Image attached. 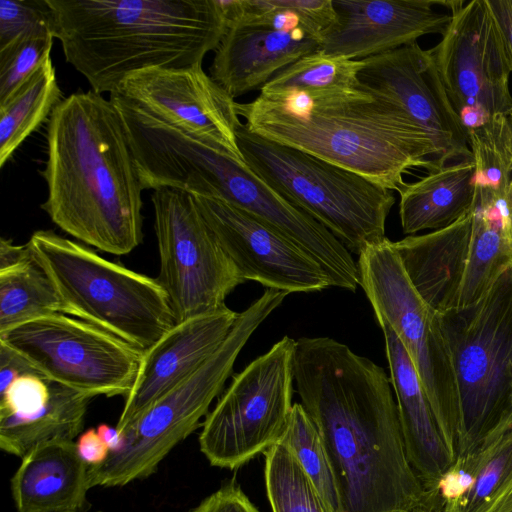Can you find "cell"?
<instances>
[{"mask_svg": "<svg viewBox=\"0 0 512 512\" xmlns=\"http://www.w3.org/2000/svg\"><path fill=\"white\" fill-rule=\"evenodd\" d=\"M49 398L48 379L36 374L20 376L0 394V416L28 417L40 411Z\"/></svg>", "mask_w": 512, "mask_h": 512, "instance_id": "836d02e7", "label": "cell"}, {"mask_svg": "<svg viewBox=\"0 0 512 512\" xmlns=\"http://www.w3.org/2000/svg\"><path fill=\"white\" fill-rule=\"evenodd\" d=\"M192 196L244 281L289 294L332 287L321 265L277 230L223 200Z\"/></svg>", "mask_w": 512, "mask_h": 512, "instance_id": "9a60e30c", "label": "cell"}, {"mask_svg": "<svg viewBox=\"0 0 512 512\" xmlns=\"http://www.w3.org/2000/svg\"><path fill=\"white\" fill-rule=\"evenodd\" d=\"M41 208L61 230L100 251L126 255L143 239L142 196L121 116L110 98L77 91L53 110Z\"/></svg>", "mask_w": 512, "mask_h": 512, "instance_id": "7a4b0ae2", "label": "cell"}, {"mask_svg": "<svg viewBox=\"0 0 512 512\" xmlns=\"http://www.w3.org/2000/svg\"><path fill=\"white\" fill-rule=\"evenodd\" d=\"M333 25L319 51L363 60L405 45L427 34L443 35L451 14L434 8L433 0H332Z\"/></svg>", "mask_w": 512, "mask_h": 512, "instance_id": "e0dca14e", "label": "cell"}, {"mask_svg": "<svg viewBox=\"0 0 512 512\" xmlns=\"http://www.w3.org/2000/svg\"><path fill=\"white\" fill-rule=\"evenodd\" d=\"M189 512H260L234 481L227 482Z\"/></svg>", "mask_w": 512, "mask_h": 512, "instance_id": "e575fe53", "label": "cell"}, {"mask_svg": "<svg viewBox=\"0 0 512 512\" xmlns=\"http://www.w3.org/2000/svg\"><path fill=\"white\" fill-rule=\"evenodd\" d=\"M238 313L227 306L176 323L143 353L116 428L121 432L159 398L200 368L222 345Z\"/></svg>", "mask_w": 512, "mask_h": 512, "instance_id": "ac0fdd59", "label": "cell"}, {"mask_svg": "<svg viewBox=\"0 0 512 512\" xmlns=\"http://www.w3.org/2000/svg\"><path fill=\"white\" fill-rule=\"evenodd\" d=\"M297 458L328 512H341L339 493L319 431L301 403H294L279 441Z\"/></svg>", "mask_w": 512, "mask_h": 512, "instance_id": "f1b7e54d", "label": "cell"}, {"mask_svg": "<svg viewBox=\"0 0 512 512\" xmlns=\"http://www.w3.org/2000/svg\"><path fill=\"white\" fill-rule=\"evenodd\" d=\"M228 378L225 367L209 359L159 398L120 432L123 445L118 451L89 466L91 488L122 487L155 473L168 453L202 426L200 420Z\"/></svg>", "mask_w": 512, "mask_h": 512, "instance_id": "4fadbf2b", "label": "cell"}, {"mask_svg": "<svg viewBox=\"0 0 512 512\" xmlns=\"http://www.w3.org/2000/svg\"><path fill=\"white\" fill-rule=\"evenodd\" d=\"M67 63L98 94L149 68L202 63L225 26L213 0H46Z\"/></svg>", "mask_w": 512, "mask_h": 512, "instance_id": "277c9868", "label": "cell"}, {"mask_svg": "<svg viewBox=\"0 0 512 512\" xmlns=\"http://www.w3.org/2000/svg\"><path fill=\"white\" fill-rule=\"evenodd\" d=\"M381 327L390 369V379L408 459L428 492L454 463L438 429L431 406L413 363L399 338L383 320Z\"/></svg>", "mask_w": 512, "mask_h": 512, "instance_id": "ffe728a7", "label": "cell"}, {"mask_svg": "<svg viewBox=\"0 0 512 512\" xmlns=\"http://www.w3.org/2000/svg\"><path fill=\"white\" fill-rule=\"evenodd\" d=\"M10 487L18 512L80 511L91 488L89 465L73 441L46 443L22 458Z\"/></svg>", "mask_w": 512, "mask_h": 512, "instance_id": "603a6c76", "label": "cell"}, {"mask_svg": "<svg viewBox=\"0 0 512 512\" xmlns=\"http://www.w3.org/2000/svg\"><path fill=\"white\" fill-rule=\"evenodd\" d=\"M54 38L52 30H42L24 35L0 49V105L50 57Z\"/></svg>", "mask_w": 512, "mask_h": 512, "instance_id": "1f68e13d", "label": "cell"}, {"mask_svg": "<svg viewBox=\"0 0 512 512\" xmlns=\"http://www.w3.org/2000/svg\"><path fill=\"white\" fill-rule=\"evenodd\" d=\"M32 250L28 242L16 245L4 237L0 241V270L10 268L30 256Z\"/></svg>", "mask_w": 512, "mask_h": 512, "instance_id": "f35d334b", "label": "cell"}, {"mask_svg": "<svg viewBox=\"0 0 512 512\" xmlns=\"http://www.w3.org/2000/svg\"><path fill=\"white\" fill-rule=\"evenodd\" d=\"M80 457L89 465L102 464L109 456L110 450L102 441L97 430L90 428L80 435L76 442Z\"/></svg>", "mask_w": 512, "mask_h": 512, "instance_id": "8d00e7d4", "label": "cell"}, {"mask_svg": "<svg viewBox=\"0 0 512 512\" xmlns=\"http://www.w3.org/2000/svg\"><path fill=\"white\" fill-rule=\"evenodd\" d=\"M63 100L56 70L48 57L3 105H0V167Z\"/></svg>", "mask_w": 512, "mask_h": 512, "instance_id": "4316f807", "label": "cell"}, {"mask_svg": "<svg viewBox=\"0 0 512 512\" xmlns=\"http://www.w3.org/2000/svg\"><path fill=\"white\" fill-rule=\"evenodd\" d=\"M27 374L42 376L27 360L0 342V394L4 393L15 379Z\"/></svg>", "mask_w": 512, "mask_h": 512, "instance_id": "d590c367", "label": "cell"}, {"mask_svg": "<svg viewBox=\"0 0 512 512\" xmlns=\"http://www.w3.org/2000/svg\"><path fill=\"white\" fill-rule=\"evenodd\" d=\"M412 512H440L439 502L436 494L429 492L426 502Z\"/></svg>", "mask_w": 512, "mask_h": 512, "instance_id": "60d3db41", "label": "cell"}, {"mask_svg": "<svg viewBox=\"0 0 512 512\" xmlns=\"http://www.w3.org/2000/svg\"><path fill=\"white\" fill-rule=\"evenodd\" d=\"M512 487V416L456 458L438 483L440 512H492Z\"/></svg>", "mask_w": 512, "mask_h": 512, "instance_id": "7402d4cb", "label": "cell"}, {"mask_svg": "<svg viewBox=\"0 0 512 512\" xmlns=\"http://www.w3.org/2000/svg\"><path fill=\"white\" fill-rule=\"evenodd\" d=\"M296 340L284 336L233 376L202 423L201 452L237 469L281 440L293 407Z\"/></svg>", "mask_w": 512, "mask_h": 512, "instance_id": "9c48e42d", "label": "cell"}, {"mask_svg": "<svg viewBox=\"0 0 512 512\" xmlns=\"http://www.w3.org/2000/svg\"><path fill=\"white\" fill-rule=\"evenodd\" d=\"M246 128L353 171L391 191L417 167L442 163L430 136L389 96L351 88L263 93L237 103Z\"/></svg>", "mask_w": 512, "mask_h": 512, "instance_id": "3957f363", "label": "cell"}, {"mask_svg": "<svg viewBox=\"0 0 512 512\" xmlns=\"http://www.w3.org/2000/svg\"><path fill=\"white\" fill-rule=\"evenodd\" d=\"M237 143L244 163L293 206L327 228L352 253L386 239L395 197L391 190L353 172L250 132Z\"/></svg>", "mask_w": 512, "mask_h": 512, "instance_id": "8992f818", "label": "cell"}, {"mask_svg": "<svg viewBox=\"0 0 512 512\" xmlns=\"http://www.w3.org/2000/svg\"><path fill=\"white\" fill-rule=\"evenodd\" d=\"M0 342L44 378L92 398L126 396L144 353L107 331L63 313L18 325L1 333Z\"/></svg>", "mask_w": 512, "mask_h": 512, "instance_id": "7c38bea8", "label": "cell"}, {"mask_svg": "<svg viewBox=\"0 0 512 512\" xmlns=\"http://www.w3.org/2000/svg\"><path fill=\"white\" fill-rule=\"evenodd\" d=\"M28 243L50 277L66 315L107 331L142 352L176 324L157 278L111 262L52 230L35 231Z\"/></svg>", "mask_w": 512, "mask_h": 512, "instance_id": "5b68a950", "label": "cell"}, {"mask_svg": "<svg viewBox=\"0 0 512 512\" xmlns=\"http://www.w3.org/2000/svg\"><path fill=\"white\" fill-rule=\"evenodd\" d=\"M114 93L244 162L237 143L243 124L237 102L204 71L202 63L139 71L126 77Z\"/></svg>", "mask_w": 512, "mask_h": 512, "instance_id": "5bb4252c", "label": "cell"}, {"mask_svg": "<svg viewBox=\"0 0 512 512\" xmlns=\"http://www.w3.org/2000/svg\"><path fill=\"white\" fill-rule=\"evenodd\" d=\"M475 184L469 262L457 309L476 302L512 266L508 191Z\"/></svg>", "mask_w": 512, "mask_h": 512, "instance_id": "d4e9b609", "label": "cell"}, {"mask_svg": "<svg viewBox=\"0 0 512 512\" xmlns=\"http://www.w3.org/2000/svg\"><path fill=\"white\" fill-rule=\"evenodd\" d=\"M471 232L472 209L443 229L391 241L411 284L438 314L458 308Z\"/></svg>", "mask_w": 512, "mask_h": 512, "instance_id": "44dd1931", "label": "cell"}, {"mask_svg": "<svg viewBox=\"0 0 512 512\" xmlns=\"http://www.w3.org/2000/svg\"><path fill=\"white\" fill-rule=\"evenodd\" d=\"M55 313L65 314L64 307L33 251L22 262L0 270V334Z\"/></svg>", "mask_w": 512, "mask_h": 512, "instance_id": "83f0119b", "label": "cell"}, {"mask_svg": "<svg viewBox=\"0 0 512 512\" xmlns=\"http://www.w3.org/2000/svg\"><path fill=\"white\" fill-rule=\"evenodd\" d=\"M507 203H508V208H509V212H510V217L512 220V176H511V181H510L509 188H508Z\"/></svg>", "mask_w": 512, "mask_h": 512, "instance_id": "7bdbcfd3", "label": "cell"}, {"mask_svg": "<svg viewBox=\"0 0 512 512\" xmlns=\"http://www.w3.org/2000/svg\"><path fill=\"white\" fill-rule=\"evenodd\" d=\"M363 60H350L315 51L277 73L263 93L351 88L359 84L357 74Z\"/></svg>", "mask_w": 512, "mask_h": 512, "instance_id": "4dcf8cb0", "label": "cell"}, {"mask_svg": "<svg viewBox=\"0 0 512 512\" xmlns=\"http://www.w3.org/2000/svg\"><path fill=\"white\" fill-rule=\"evenodd\" d=\"M265 484L273 512H328L295 455L277 443L265 453Z\"/></svg>", "mask_w": 512, "mask_h": 512, "instance_id": "f546056e", "label": "cell"}, {"mask_svg": "<svg viewBox=\"0 0 512 512\" xmlns=\"http://www.w3.org/2000/svg\"><path fill=\"white\" fill-rule=\"evenodd\" d=\"M49 381L50 398L28 417L0 416V448L23 458L36 447L59 440L73 441L82 431L92 397Z\"/></svg>", "mask_w": 512, "mask_h": 512, "instance_id": "484cf974", "label": "cell"}, {"mask_svg": "<svg viewBox=\"0 0 512 512\" xmlns=\"http://www.w3.org/2000/svg\"><path fill=\"white\" fill-rule=\"evenodd\" d=\"M319 48L320 41L301 28L234 26L223 33L209 72L235 99L261 90L281 70Z\"/></svg>", "mask_w": 512, "mask_h": 512, "instance_id": "d6986e66", "label": "cell"}, {"mask_svg": "<svg viewBox=\"0 0 512 512\" xmlns=\"http://www.w3.org/2000/svg\"><path fill=\"white\" fill-rule=\"evenodd\" d=\"M492 512H512V487L495 506Z\"/></svg>", "mask_w": 512, "mask_h": 512, "instance_id": "b9f144b4", "label": "cell"}, {"mask_svg": "<svg viewBox=\"0 0 512 512\" xmlns=\"http://www.w3.org/2000/svg\"><path fill=\"white\" fill-rule=\"evenodd\" d=\"M475 174L471 158L447 163L418 181L406 183L398 191L403 233L443 229L470 212L476 193Z\"/></svg>", "mask_w": 512, "mask_h": 512, "instance_id": "cb8c5ba5", "label": "cell"}, {"mask_svg": "<svg viewBox=\"0 0 512 512\" xmlns=\"http://www.w3.org/2000/svg\"><path fill=\"white\" fill-rule=\"evenodd\" d=\"M439 322L458 394V458L512 416V266L476 302L439 314Z\"/></svg>", "mask_w": 512, "mask_h": 512, "instance_id": "52a82bcc", "label": "cell"}, {"mask_svg": "<svg viewBox=\"0 0 512 512\" xmlns=\"http://www.w3.org/2000/svg\"><path fill=\"white\" fill-rule=\"evenodd\" d=\"M154 229L164 289L176 323L226 307L245 282L201 215L194 198L174 188L153 190Z\"/></svg>", "mask_w": 512, "mask_h": 512, "instance_id": "30bf717a", "label": "cell"}, {"mask_svg": "<svg viewBox=\"0 0 512 512\" xmlns=\"http://www.w3.org/2000/svg\"><path fill=\"white\" fill-rule=\"evenodd\" d=\"M512 66V0H487Z\"/></svg>", "mask_w": 512, "mask_h": 512, "instance_id": "74e56055", "label": "cell"}, {"mask_svg": "<svg viewBox=\"0 0 512 512\" xmlns=\"http://www.w3.org/2000/svg\"><path fill=\"white\" fill-rule=\"evenodd\" d=\"M507 127H508V133H509V137H510V142H511V145H512V109H511V111L509 112V114L507 116Z\"/></svg>", "mask_w": 512, "mask_h": 512, "instance_id": "ee69618b", "label": "cell"}, {"mask_svg": "<svg viewBox=\"0 0 512 512\" xmlns=\"http://www.w3.org/2000/svg\"><path fill=\"white\" fill-rule=\"evenodd\" d=\"M357 79L396 101L430 136L444 165L472 158L429 49L415 42L363 59Z\"/></svg>", "mask_w": 512, "mask_h": 512, "instance_id": "2e32d148", "label": "cell"}, {"mask_svg": "<svg viewBox=\"0 0 512 512\" xmlns=\"http://www.w3.org/2000/svg\"><path fill=\"white\" fill-rule=\"evenodd\" d=\"M42 30H52V13L46 0H0V49Z\"/></svg>", "mask_w": 512, "mask_h": 512, "instance_id": "d6a6232c", "label": "cell"}, {"mask_svg": "<svg viewBox=\"0 0 512 512\" xmlns=\"http://www.w3.org/2000/svg\"><path fill=\"white\" fill-rule=\"evenodd\" d=\"M360 286L377 320L385 321L408 353L431 406L442 439L455 461L459 402L439 314L411 284L389 239L359 255Z\"/></svg>", "mask_w": 512, "mask_h": 512, "instance_id": "ba28073f", "label": "cell"}, {"mask_svg": "<svg viewBox=\"0 0 512 512\" xmlns=\"http://www.w3.org/2000/svg\"><path fill=\"white\" fill-rule=\"evenodd\" d=\"M97 433L109 448L110 452L118 451L123 445V435L116 427L102 423L97 427Z\"/></svg>", "mask_w": 512, "mask_h": 512, "instance_id": "ab89813d", "label": "cell"}, {"mask_svg": "<svg viewBox=\"0 0 512 512\" xmlns=\"http://www.w3.org/2000/svg\"><path fill=\"white\" fill-rule=\"evenodd\" d=\"M294 385L329 457L341 512H412L426 502L381 366L335 339L302 337Z\"/></svg>", "mask_w": 512, "mask_h": 512, "instance_id": "6da1fadb", "label": "cell"}, {"mask_svg": "<svg viewBox=\"0 0 512 512\" xmlns=\"http://www.w3.org/2000/svg\"><path fill=\"white\" fill-rule=\"evenodd\" d=\"M67 512H79V511H67Z\"/></svg>", "mask_w": 512, "mask_h": 512, "instance_id": "f6af8a7d", "label": "cell"}, {"mask_svg": "<svg viewBox=\"0 0 512 512\" xmlns=\"http://www.w3.org/2000/svg\"><path fill=\"white\" fill-rule=\"evenodd\" d=\"M446 6L450 23L429 50L467 138L507 118L512 66L487 0L446 1Z\"/></svg>", "mask_w": 512, "mask_h": 512, "instance_id": "8fae6325", "label": "cell"}]
</instances>
